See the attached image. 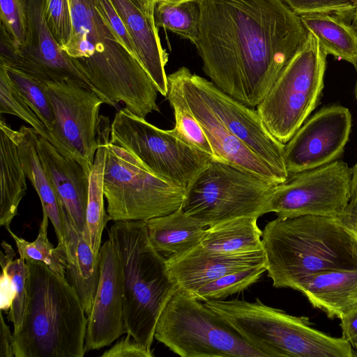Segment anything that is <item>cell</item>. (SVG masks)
<instances>
[{
	"label": "cell",
	"mask_w": 357,
	"mask_h": 357,
	"mask_svg": "<svg viewBox=\"0 0 357 357\" xmlns=\"http://www.w3.org/2000/svg\"><path fill=\"white\" fill-rule=\"evenodd\" d=\"M195 44L203 71L222 91L257 107L303 47L308 31L283 0H198Z\"/></svg>",
	"instance_id": "1"
},
{
	"label": "cell",
	"mask_w": 357,
	"mask_h": 357,
	"mask_svg": "<svg viewBox=\"0 0 357 357\" xmlns=\"http://www.w3.org/2000/svg\"><path fill=\"white\" fill-rule=\"evenodd\" d=\"M73 32L61 49L105 104L122 102L145 119L160 108L158 90L141 63L123 45L93 0H68Z\"/></svg>",
	"instance_id": "2"
},
{
	"label": "cell",
	"mask_w": 357,
	"mask_h": 357,
	"mask_svg": "<svg viewBox=\"0 0 357 357\" xmlns=\"http://www.w3.org/2000/svg\"><path fill=\"white\" fill-rule=\"evenodd\" d=\"M266 271L276 288H291L310 275L357 269V239L336 217L302 215L268 222L262 231Z\"/></svg>",
	"instance_id": "3"
},
{
	"label": "cell",
	"mask_w": 357,
	"mask_h": 357,
	"mask_svg": "<svg viewBox=\"0 0 357 357\" xmlns=\"http://www.w3.org/2000/svg\"><path fill=\"white\" fill-rule=\"evenodd\" d=\"M27 298L15 357H83L87 317L73 287L40 261H26Z\"/></svg>",
	"instance_id": "4"
},
{
	"label": "cell",
	"mask_w": 357,
	"mask_h": 357,
	"mask_svg": "<svg viewBox=\"0 0 357 357\" xmlns=\"http://www.w3.org/2000/svg\"><path fill=\"white\" fill-rule=\"evenodd\" d=\"M108 236L122 267L126 334L151 349L157 321L176 289L167 259L151 245L144 221H114Z\"/></svg>",
	"instance_id": "5"
},
{
	"label": "cell",
	"mask_w": 357,
	"mask_h": 357,
	"mask_svg": "<svg viewBox=\"0 0 357 357\" xmlns=\"http://www.w3.org/2000/svg\"><path fill=\"white\" fill-rule=\"evenodd\" d=\"M204 303L221 315L265 357H355L351 344L313 328L307 317H296L264 304L237 298Z\"/></svg>",
	"instance_id": "6"
},
{
	"label": "cell",
	"mask_w": 357,
	"mask_h": 357,
	"mask_svg": "<svg viewBox=\"0 0 357 357\" xmlns=\"http://www.w3.org/2000/svg\"><path fill=\"white\" fill-rule=\"evenodd\" d=\"M278 183L240 167L211 159L185 191L181 206L206 227L268 213Z\"/></svg>",
	"instance_id": "7"
},
{
	"label": "cell",
	"mask_w": 357,
	"mask_h": 357,
	"mask_svg": "<svg viewBox=\"0 0 357 357\" xmlns=\"http://www.w3.org/2000/svg\"><path fill=\"white\" fill-rule=\"evenodd\" d=\"M154 338L182 357H265L204 302L178 289L159 316Z\"/></svg>",
	"instance_id": "8"
},
{
	"label": "cell",
	"mask_w": 357,
	"mask_h": 357,
	"mask_svg": "<svg viewBox=\"0 0 357 357\" xmlns=\"http://www.w3.org/2000/svg\"><path fill=\"white\" fill-rule=\"evenodd\" d=\"M326 56L309 33L305 45L257 107L266 128L280 142L286 144L319 104Z\"/></svg>",
	"instance_id": "9"
},
{
	"label": "cell",
	"mask_w": 357,
	"mask_h": 357,
	"mask_svg": "<svg viewBox=\"0 0 357 357\" xmlns=\"http://www.w3.org/2000/svg\"><path fill=\"white\" fill-rule=\"evenodd\" d=\"M109 143L125 149L150 172L185 191L213 159L174 128L160 129L126 107L116 113L110 125Z\"/></svg>",
	"instance_id": "10"
},
{
	"label": "cell",
	"mask_w": 357,
	"mask_h": 357,
	"mask_svg": "<svg viewBox=\"0 0 357 357\" xmlns=\"http://www.w3.org/2000/svg\"><path fill=\"white\" fill-rule=\"evenodd\" d=\"M104 194L109 220L146 221L181 208L185 190L152 174L129 152L109 141Z\"/></svg>",
	"instance_id": "11"
},
{
	"label": "cell",
	"mask_w": 357,
	"mask_h": 357,
	"mask_svg": "<svg viewBox=\"0 0 357 357\" xmlns=\"http://www.w3.org/2000/svg\"><path fill=\"white\" fill-rule=\"evenodd\" d=\"M45 84L55 120L49 131L50 143L89 174L100 142L99 112L105 102L95 91L71 81Z\"/></svg>",
	"instance_id": "12"
},
{
	"label": "cell",
	"mask_w": 357,
	"mask_h": 357,
	"mask_svg": "<svg viewBox=\"0 0 357 357\" xmlns=\"http://www.w3.org/2000/svg\"><path fill=\"white\" fill-rule=\"evenodd\" d=\"M351 181V168L340 159L289 174L276 185L268 211L282 219L308 215L337 217L350 202Z\"/></svg>",
	"instance_id": "13"
},
{
	"label": "cell",
	"mask_w": 357,
	"mask_h": 357,
	"mask_svg": "<svg viewBox=\"0 0 357 357\" xmlns=\"http://www.w3.org/2000/svg\"><path fill=\"white\" fill-rule=\"evenodd\" d=\"M184 77L206 102L227 130L249 149L266 162L284 181L289 176L284 149L266 128L257 110L233 98L211 81L185 66L180 68Z\"/></svg>",
	"instance_id": "14"
},
{
	"label": "cell",
	"mask_w": 357,
	"mask_h": 357,
	"mask_svg": "<svg viewBox=\"0 0 357 357\" xmlns=\"http://www.w3.org/2000/svg\"><path fill=\"white\" fill-rule=\"evenodd\" d=\"M352 126L348 108L333 105L307 119L285 144L284 157L289 174L321 167L344 153Z\"/></svg>",
	"instance_id": "15"
},
{
	"label": "cell",
	"mask_w": 357,
	"mask_h": 357,
	"mask_svg": "<svg viewBox=\"0 0 357 357\" xmlns=\"http://www.w3.org/2000/svg\"><path fill=\"white\" fill-rule=\"evenodd\" d=\"M28 29L26 41L19 48L17 68L46 83L71 81L92 87L51 33L45 18V0H26Z\"/></svg>",
	"instance_id": "16"
},
{
	"label": "cell",
	"mask_w": 357,
	"mask_h": 357,
	"mask_svg": "<svg viewBox=\"0 0 357 357\" xmlns=\"http://www.w3.org/2000/svg\"><path fill=\"white\" fill-rule=\"evenodd\" d=\"M100 275L93 307L87 317L86 351L109 345L126 333L122 267L109 240L99 251Z\"/></svg>",
	"instance_id": "17"
},
{
	"label": "cell",
	"mask_w": 357,
	"mask_h": 357,
	"mask_svg": "<svg viewBox=\"0 0 357 357\" xmlns=\"http://www.w3.org/2000/svg\"><path fill=\"white\" fill-rule=\"evenodd\" d=\"M180 85L187 102L212 148L214 159L230 163L269 178H282L261 158L235 137L184 77L180 68L171 73Z\"/></svg>",
	"instance_id": "18"
},
{
	"label": "cell",
	"mask_w": 357,
	"mask_h": 357,
	"mask_svg": "<svg viewBox=\"0 0 357 357\" xmlns=\"http://www.w3.org/2000/svg\"><path fill=\"white\" fill-rule=\"evenodd\" d=\"M166 259L176 289L185 292L225 274L266 263L264 250L224 254L206 250L199 245Z\"/></svg>",
	"instance_id": "19"
},
{
	"label": "cell",
	"mask_w": 357,
	"mask_h": 357,
	"mask_svg": "<svg viewBox=\"0 0 357 357\" xmlns=\"http://www.w3.org/2000/svg\"><path fill=\"white\" fill-rule=\"evenodd\" d=\"M36 148L67 215L75 229L84 235L86 228L89 174L77 161L61 154L41 136H38Z\"/></svg>",
	"instance_id": "20"
},
{
	"label": "cell",
	"mask_w": 357,
	"mask_h": 357,
	"mask_svg": "<svg viewBox=\"0 0 357 357\" xmlns=\"http://www.w3.org/2000/svg\"><path fill=\"white\" fill-rule=\"evenodd\" d=\"M135 43L139 62L152 79L158 91L168 92L165 66L168 54L162 47L157 26L132 0H111Z\"/></svg>",
	"instance_id": "21"
},
{
	"label": "cell",
	"mask_w": 357,
	"mask_h": 357,
	"mask_svg": "<svg viewBox=\"0 0 357 357\" xmlns=\"http://www.w3.org/2000/svg\"><path fill=\"white\" fill-rule=\"evenodd\" d=\"M8 130L17 144L26 176L39 196L43 213L54 227L58 245L66 248V211L40 162L36 148L39 135L32 127L25 126L14 130L8 125Z\"/></svg>",
	"instance_id": "22"
},
{
	"label": "cell",
	"mask_w": 357,
	"mask_h": 357,
	"mask_svg": "<svg viewBox=\"0 0 357 357\" xmlns=\"http://www.w3.org/2000/svg\"><path fill=\"white\" fill-rule=\"evenodd\" d=\"M330 319L357 310V269H331L310 275L296 287Z\"/></svg>",
	"instance_id": "23"
},
{
	"label": "cell",
	"mask_w": 357,
	"mask_h": 357,
	"mask_svg": "<svg viewBox=\"0 0 357 357\" xmlns=\"http://www.w3.org/2000/svg\"><path fill=\"white\" fill-rule=\"evenodd\" d=\"M67 266L66 278L77 292L86 317L92 310L100 280L99 255L92 250L82 233L66 212Z\"/></svg>",
	"instance_id": "24"
},
{
	"label": "cell",
	"mask_w": 357,
	"mask_h": 357,
	"mask_svg": "<svg viewBox=\"0 0 357 357\" xmlns=\"http://www.w3.org/2000/svg\"><path fill=\"white\" fill-rule=\"evenodd\" d=\"M144 222L151 245L166 259L197 246L206 229L181 208Z\"/></svg>",
	"instance_id": "25"
},
{
	"label": "cell",
	"mask_w": 357,
	"mask_h": 357,
	"mask_svg": "<svg viewBox=\"0 0 357 357\" xmlns=\"http://www.w3.org/2000/svg\"><path fill=\"white\" fill-rule=\"evenodd\" d=\"M0 225L8 231L27 187L17 144L3 120L0 122Z\"/></svg>",
	"instance_id": "26"
},
{
	"label": "cell",
	"mask_w": 357,
	"mask_h": 357,
	"mask_svg": "<svg viewBox=\"0 0 357 357\" xmlns=\"http://www.w3.org/2000/svg\"><path fill=\"white\" fill-rule=\"evenodd\" d=\"M100 145L89 174V192L86 212V228L84 236L93 252L99 255L103 229L109 220L104 204V174L107 146L110 138L109 119L100 116Z\"/></svg>",
	"instance_id": "27"
},
{
	"label": "cell",
	"mask_w": 357,
	"mask_h": 357,
	"mask_svg": "<svg viewBox=\"0 0 357 357\" xmlns=\"http://www.w3.org/2000/svg\"><path fill=\"white\" fill-rule=\"evenodd\" d=\"M308 31L326 54L352 64L357 70V30L346 20L331 13L299 15Z\"/></svg>",
	"instance_id": "28"
},
{
	"label": "cell",
	"mask_w": 357,
	"mask_h": 357,
	"mask_svg": "<svg viewBox=\"0 0 357 357\" xmlns=\"http://www.w3.org/2000/svg\"><path fill=\"white\" fill-rule=\"evenodd\" d=\"M256 217H240L206 227L199 245L208 251L236 254L264 250Z\"/></svg>",
	"instance_id": "29"
},
{
	"label": "cell",
	"mask_w": 357,
	"mask_h": 357,
	"mask_svg": "<svg viewBox=\"0 0 357 357\" xmlns=\"http://www.w3.org/2000/svg\"><path fill=\"white\" fill-rule=\"evenodd\" d=\"M0 264L1 310L8 311L7 319L13 324V332L21 327L26 305L28 267L26 261L16 257L11 245L1 243Z\"/></svg>",
	"instance_id": "30"
},
{
	"label": "cell",
	"mask_w": 357,
	"mask_h": 357,
	"mask_svg": "<svg viewBox=\"0 0 357 357\" xmlns=\"http://www.w3.org/2000/svg\"><path fill=\"white\" fill-rule=\"evenodd\" d=\"M167 98L175 119L174 129L188 142L215 158L212 148L191 111L182 89L171 74L167 75Z\"/></svg>",
	"instance_id": "31"
},
{
	"label": "cell",
	"mask_w": 357,
	"mask_h": 357,
	"mask_svg": "<svg viewBox=\"0 0 357 357\" xmlns=\"http://www.w3.org/2000/svg\"><path fill=\"white\" fill-rule=\"evenodd\" d=\"M155 24L190 40L195 45L199 38L200 10L197 1L177 3L158 2L155 8Z\"/></svg>",
	"instance_id": "32"
},
{
	"label": "cell",
	"mask_w": 357,
	"mask_h": 357,
	"mask_svg": "<svg viewBox=\"0 0 357 357\" xmlns=\"http://www.w3.org/2000/svg\"><path fill=\"white\" fill-rule=\"evenodd\" d=\"M37 238L32 242L19 237L11 229L8 233L15 242L19 257L25 261H40L55 273L66 277L67 266L66 248L58 245L56 248L47 238L48 216L43 213Z\"/></svg>",
	"instance_id": "33"
},
{
	"label": "cell",
	"mask_w": 357,
	"mask_h": 357,
	"mask_svg": "<svg viewBox=\"0 0 357 357\" xmlns=\"http://www.w3.org/2000/svg\"><path fill=\"white\" fill-rule=\"evenodd\" d=\"M266 269V263L231 272L186 293L199 301L220 300L245 290L258 281Z\"/></svg>",
	"instance_id": "34"
},
{
	"label": "cell",
	"mask_w": 357,
	"mask_h": 357,
	"mask_svg": "<svg viewBox=\"0 0 357 357\" xmlns=\"http://www.w3.org/2000/svg\"><path fill=\"white\" fill-rule=\"evenodd\" d=\"M4 66L16 90L50 131L55 120L46 84L17 68Z\"/></svg>",
	"instance_id": "35"
},
{
	"label": "cell",
	"mask_w": 357,
	"mask_h": 357,
	"mask_svg": "<svg viewBox=\"0 0 357 357\" xmlns=\"http://www.w3.org/2000/svg\"><path fill=\"white\" fill-rule=\"evenodd\" d=\"M0 114L19 117L30 125L39 136L50 142L48 129L16 90L2 64H0Z\"/></svg>",
	"instance_id": "36"
},
{
	"label": "cell",
	"mask_w": 357,
	"mask_h": 357,
	"mask_svg": "<svg viewBox=\"0 0 357 357\" xmlns=\"http://www.w3.org/2000/svg\"><path fill=\"white\" fill-rule=\"evenodd\" d=\"M298 15L325 13L337 15L349 22L357 9V0H283Z\"/></svg>",
	"instance_id": "37"
},
{
	"label": "cell",
	"mask_w": 357,
	"mask_h": 357,
	"mask_svg": "<svg viewBox=\"0 0 357 357\" xmlns=\"http://www.w3.org/2000/svg\"><path fill=\"white\" fill-rule=\"evenodd\" d=\"M1 24L20 47L24 45L28 29L26 0H0Z\"/></svg>",
	"instance_id": "38"
},
{
	"label": "cell",
	"mask_w": 357,
	"mask_h": 357,
	"mask_svg": "<svg viewBox=\"0 0 357 357\" xmlns=\"http://www.w3.org/2000/svg\"><path fill=\"white\" fill-rule=\"evenodd\" d=\"M44 15L53 36L61 47L64 45L73 32L68 0H45Z\"/></svg>",
	"instance_id": "39"
},
{
	"label": "cell",
	"mask_w": 357,
	"mask_h": 357,
	"mask_svg": "<svg viewBox=\"0 0 357 357\" xmlns=\"http://www.w3.org/2000/svg\"><path fill=\"white\" fill-rule=\"evenodd\" d=\"M102 357H152L151 349L136 341L127 334L121 340L116 342L113 347L105 351Z\"/></svg>",
	"instance_id": "40"
},
{
	"label": "cell",
	"mask_w": 357,
	"mask_h": 357,
	"mask_svg": "<svg viewBox=\"0 0 357 357\" xmlns=\"http://www.w3.org/2000/svg\"><path fill=\"white\" fill-rule=\"evenodd\" d=\"M0 64L15 67L17 63L20 47L1 24Z\"/></svg>",
	"instance_id": "41"
},
{
	"label": "cell",
	"mask_w": 357,
	"mask_h": 357,
	"mask_svg": "<svg viewBox=\"0 0 357 357\" xmlns=\"http://www.w3.org/2000/svg\"><path fill=\"white\" fill-rule=\"evenodd\" d=\"M342 337L348 342L354 349L357 348V310L340 319Z\"/></svg>",
	"instance_id": "42"
},
{
	"label": "cell",
	"mask_w": 357,
	"mask_h": 357,
	"mask_svg": "<svg viewBox=\"0 0 357 357\" xmlns=\"http://www.w3.org/2000/svg\"><path fill=\"white\" fill-rule=\"evenodd\" d=\"M0 357H15L13 347V333L2 314L0 328Z\"/></svg>",
	"instance_id": "43"
},
{
	"label": "cell",
	"mask_w": 357,
	"mask_h": 357,
	"mask_svg": "<svg viewBox=\"0 0 357 357\" xmlns=\"http://www.w3.org/2000/svg\"><path fill=\"white\" fill-rule=\"evenodd\" d=\"M336 218L357 239V202H349L344 211Z\"/></svg>",
	"instance_id": "44"
},
{
	"label": "cell",
	"mask_w": 357,
	"mask_h": 357,
	"mask_svg": "<svg viewBox=\"0 0 357 357\" xmlns=\"http://www.w3.org/2000/svg\"><path fill=\"white\" fill-rule=\"evenodd\" d=\"M134 1L138 6L141 8L142 12L144 13L146 17L149 20V21L155 24V8L156 6V0H132Z\"/></svg>",
	"instance_id": "45"
},
{
	"label": "cell",
	"mask_w": 357,
	"mask_h": 357,
	"mask_svg": "<svg viewBox=\"0 0 357 357\" xmlns=\"http://www.w3.org/2000/svg\"><path fill=\"white\" fill-rule=\"evenodd\" d=\"M350 202H357V162L351 168Z\"/></svg>",
	"instance_id": "46"
},
{
	"label": "cell",
	"mask_w": 357,
	"mask_h": 357,
	"mask_svg": "<svg viewBox=\"0 0 357 357\" xmlns=\"http://www.w3.org/2000/svg\"><path fill=\"white\" fill-rule=\"evenodd\" d=\"M198 0H156V2H165V3H177L185 1H197Z\"/></svg>",
	"instance_id": "47"
},
{
	"label": "cell",
	"mask_w": 357,
	"mask_h": 357,
	"mask_svg": "<svg viewBox=\"0 0 357 357\" xmlns=\"http://www.w3.org/2000/svg\"><path fill=\"white\" fill-rule=\"evenodd\" d=\"M353 26L356 28L357 30V9L354 15L353 19H352Z\"/></svg>",
	"instance_id": "48"
},
{
	"label": "cell",
	"mask_w": 357,
	"mask_h": 357,
	"mask_svg": "<svg viewBox=\"0 0 357 357\" xmlns=\"http://www.w3.org/2000/svg\"><path fill=\"white\" fill-rule=\"evenodd\" d=\"M355 94H356V98L357 100V82H356V84Z\"/></svg>",
	"instance_id": "49"
},
{
	"label": "cell",
	"mask_w": 357,
	"mask_h": 357,
	"mask_svg": "<svg viewBox=\"0 0 357 357\" xmlns=\"http://www.w3.org/2000/svg\"><path fill=\"white\" fill-rule=\"evenodd\" d=\"M355 351V357H357V348L354 349Z\"/></svg>",
	"instance_id": "50"
}]
</instances>
